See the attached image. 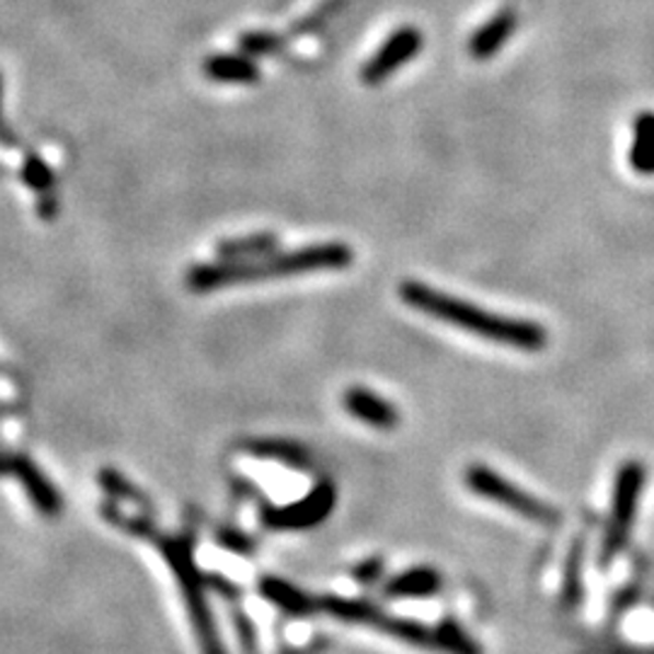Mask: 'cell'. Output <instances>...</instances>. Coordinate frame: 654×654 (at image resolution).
I'll return each mask as SVG.
<instances>
[{
  "label": "cell",
  "mask_w": 654,
  "mask_h": 654,
  "mask_svg": "<svg viewBox=\"0 0 654 654\" xmlns=\"http://www.w3.org/2000/svg\"><path fill=\"white\" fill-rule=\"evenodd\" d=\"M274 250H277V236L257 233L248 238L226 240V243L218 245V255L223 260H255L262 255H269Z\"/></svg>",
  "instance_id": "obj_11"
},
{
  "label": "cell",
  "mask_w": 654,
  "mask_h": 654,
  "mask_svg": "<svg viewBox=\"0 0 654 654\" xmlns=\"http://www.w3.org/2000/svg\"><path fill=\"white\" fill-rule=\"evenodd\" d=\"M466 485L470 492H475L478 497L502 504V507L524 516V519H531L538 524H555L560 519L555 507H550V504L529 495V492H524L519 485L509 483L507 478H502L487 466H468Z\"/></svg>",
  "instance_id": "obj_4"
},
{
  "label": "cell",
  "mask_w": 654,
  "mask_h": 654,
  "mask_svg": "<svg viewBox=\"0 0 654 654\" xmlns=\"http://www.w3.org/2000/svg\"><path fill=\"white\" fill-rule=\"evenodd\" d=\"M0 100H3V78H0Z\"/></svg>",
  "instance_id": "obj_16"
},
{
  "label": "cell",
  "mask_w": 654,
  "mask_h": 654,
  "mask_svg": "<svg viewBox=\"0 0 654 654\" xmlns=\"http://www.w3.org/2000/svg\"><path fill=\"white\" fill-rule=\"evenodd\" d=\"M422 32L415 27H403L390 34L366 66L362 68V78L366 85H381L388 76H393L398 68H403L412 56L422 51Z\"/></svg>",
  "instance_id": "obj_5"
},
{
  "label": "cell",
  "mask_w": 654,
  "mask_h": 654,
  "mask_svg": "<svg viewBox=\"0 0 654 654\" xmlns=\"http://www.w3.org/2000/svg\"><path fill=\"white\" fill-rule=\"evenodd\" d=\"M647 468L640 461H626L618 468L616 485H613V502H611V519H608V529L601 548V560L608 562L621 553L628 543V536L633 531L638 504L645 490Z\"/></svg>",
  "instance_id": "obj_3"
},
{
  "label": "cell",
  "mask_w": 654,
  "mask_h": 654,
  "mask_svg": "<svg viewBox=\"0 0 654 654\" xmlns=\"http://www.w3.org/2000/svg\"><path fill=\"white\" fill-rule=\"evenodd\" d=\"M400 298L415 311L441 320L446 325L466 330L480 340L504 344L521 352H541L548 344V330L541 323L521 318L490 313L446 291L434 289L422 282H405L400 286Z\"/></svg>",
  "instance_id": "obj_1"
},
{
  "label": "cell",
  "mask_w": 654,
  "mask_h": 654,
  "mask_svg": "<svg viewBox=\"0 0 654 654\" xmlns=\"http://www.w3.org/2000/svg\"><path fill=\"white\" fill-rule=\"evenodd\" d=\"M279 47H282V39L272 32H248L245 37L240 39V49H243L250 56L274 54Z\"/></svg>",
  "instance_id": "obj_14"
},
{
  "label": "cell",
  "mask_w": 654,
  "mask_h": 654,
  "mask_svg": "<svg viewBox=\"0 0 654 654\" xmlns=\"http://www.w3.org/2000/svg\"><path fill=\"white\" fill-rule=\"evenodd\" d=\"M332 507H335V490L330 483H323L313 487L303 502H296L286 509L267 512V524L274 529H308V526L323 521Z\"/></svg>",
  "instance_id": "obj_6"
},
{
  "label": "cell",
  "mask_w": 654,
  "mask_h": 654,
  "mask_svg": "<svg viewBox=\"0 0 654 654\" xmlns=\"http://www.w3.org/2000/svg\"><path fill=\"white\" fill-rule=\"evenodd\" d=\"M342 405L354 420L369 424L374 429L388 432V429H395L400 424L398 408L364 386H352L344 390Z\"/></svg>",
  "instance_id": "obj_7"
},
{
  "label": "cell",
  "mask_w": 654,
  "mask_h": 654,
  "mask_svg": "<svg viewBox=\"0 0 654 654\" xmlns=\"http://www.w3.org/2000/svg\"><path fill=\"white\" fill-rule=\"evenodd\" d=\"M25 182H27V185H32L34 190L49 187L51 185V170L44 163H39L37 158H32L27 163V168H25Z\"/></svg>",
  "instance_id": "obj_15"
},
{
  "label": "cell",
  "mask_w": 654,
  "mask_h": 654,
  "mask_svg": "<svg viewBox=\"0 0 654 654\" xmlns=\"http://www.w3.org/2000/svg\"><path fill=\"white\" fill-rule=\"evenodd\" d=\"M630 168L638 175H654V112H640L633 122V148H630Z\"/></svg>",
  "instance_id": "obj_10"
},
{
  "label": "cell",
  "mask_w": 654,
  "mask_h": 654,
  "mask_svg": "<svg viewBox=\"0 0 654 654\" xmlns=\"http://www.w3.org/2000/svg\"><path fill=\"white\" fill-rule=\"evenodd\" d=\"M516 22H519V13L514 8H504L495 18H490L483 27H480L473 37L468 39V54L478 61L492 59L507 42L514 30Z\"/></svg>",
  "instance_id": "obj_8"
},
{
  "label": "cell",
  "mask_w": 654,
  "mask_h": 654,
  "mask_svg": "<svg viewBox=\"0 0 654 654\" xmlns=\"http://www.w3.org/2000/svg\"><path fill=\"white\" fill-rule=\"evenodd\" d=\"M204 73L216 83H238L252 85L260 80V68L248 56L238 54H216L204 61Z\"/></svg>",
  "instance_id": "obj_9"
},
{
  "label": "cell",
  "mask_w": 654,
  "mask_h": 654,
  "mask_svg": "<svg viewBox=\"0 0 654 654\" xmlns=\"http://www.w3.org/2000/svg\"><path fill=\"white\" fill-rule=\"evenodd\" d=\"M250 451L255 456H265V458H277V461H284L289 466H306L308 463V454L306 449L289 441H277V439H265V441H252Z\"/></svg>",
  "instance_id": "obj_12"
},
{
  "label": "cell",
  "mask_w": 654,
  "mask_h": 654,
  "mask_svg": "<svg viewBox=\"0 0 654 654\" xmlns=\"http://www.w3.org/2000/svg\"><path fill=\"white\" fill-rule=\"evenodd\" d=\"M354 262V252L347 243H320L291 252H269L255 260H223L214 265H197L187 274V286L197 294L238 284H257L269 279H289L298 274L347 269Z\"/></svg>",
  "instance_id": "obj_2"
},
{
  "label": "cell",
  "mask_w": 654,
  "mask_h": 654,
  "mask_svg": "<svg viewBox=\"0 0 654 654\" xmlns=\"http://www.w3.org/2000/svg\"><path fill=\"white\" fill-rule=\"evenodd\" d=\"M436 584H439V577H436L432 570H412V572H408V575H403L390 584V592L422 596V594L434 592Z\"/></svg>",
  "instance_id": "obj_13"
}]
</instances>
